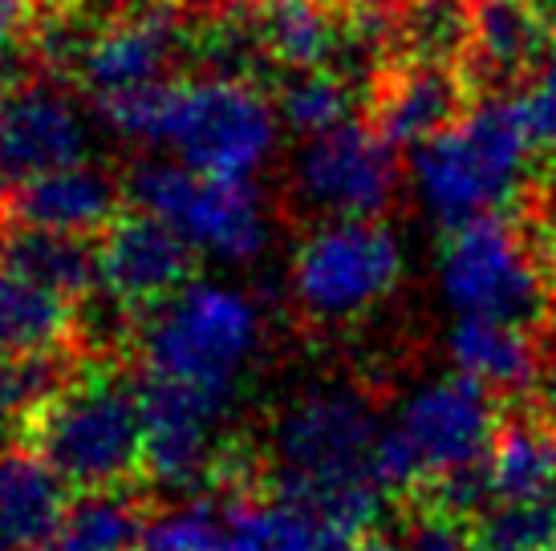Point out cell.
<instances>
[{"instance_id": "31", "label": "cell", "mask_w": 556, "mask_h": 551, "mask_svg": "<svg viewBox=\"0 0 556 551\" xmlns=\"http://www.w3.org/2000/svg\"><path fill=\"white\" fill-rule=\"evenodd\" d=\"M520 114H525L532 151L556 163V65H544L525 81L520 90Z\"/></svg>"}, {"instance_id": "42", "label": "cell", "mask_w": 556, "mask_h": 551, "mask_svg": "<svg viewBox=\"0 0 556 551\" xmlns=\"http://www.w3.org/2000/svg\"><path fill=\"white\" fill-rule=\"evenodd\" d=\"M553 551H556V548H553Z\"/></svg>"}, {"instance_id": "26", "label": "cell", "mask_w": 556, "mask_h": 551, "mask_svg": "<svg viewBox=\"0 0 556 551\" xmlns=\"http://www.w3.org/2000/svg\"><path fill=\"white\" fill-rule=\"evenodd\" d=\"M240 490L187 495L184 503L151 511L139 551H232V511Z\"/></svg>"}, {"instance_id": "16", "label": "cell", "mask_w": 556, "mask_h": 551, "mask_svg": "<svg viewBox=\"0 0 556 551\" xmlns=\"http://www.w3.org/2000/svg\"><path fill=\"white\" fill-rule=\"evenodd\" d=\"M118 200L123 191L106 170L74 163L16 183L9 195V219L65 235H102L118 219Z\"/></svg>"}, {"instance_id": "38", "label": "cell", "mask_w": 556, "mask_h": 551, "mask_svg": "<svg viewBox=\"0 0 556 551\" xmlns=\"http://www.w3.org/2000/svg\"><path fill=\"white\" fill-rule=\"evenodd\" d=\"M9 422H13V410H9V401L0 398V443H4V434H9Z\"/></svg>"}, {"instance_id": "10", "label": "cell", "mask_w": 556, "mask_h": 551, "mask_svg": "<svg viewBox=\"0 0 556 551\" xmlns=\"http://www.w3.org/2000/svg\"><path fill=\"white\" fill-rule=\"evenodd\" d=\"M382 430L354 389H309L280 410L273 426V490L374 475ZM378 478V475H374Z\"/></svg>"}, {"instance_id": "32", "label": "cell", "mask_w": 556, "mask_h": 551, "mask_svg": "<svg viewBox=\"0 0 556 551\" xmlns=\"http://www.w3.org/2000/svg\"><path fill=\"white\" fill-rule=\"evenodd\" d=\"M410 551H479L464 520H451L439 511H422L410 527Z\"/></svg>"}, {"instance_id": "3", "label": "cell", "mask_w": 556, "mask_h": 551, "mask_svg": "<svg viewBox=\"0 0 556 551\" xmlns=\"http://www.w3.org/2000/svg\"><path fill=\"white\" fill-rule=\"evenodd\" d=\"M439 289L459 317L536 329L556 312L553 252L504 212L476 215L447 228L439 247Z\"/></svg>"}, {"instance_id": "2", "label": "cell", "mask_w": 556, "mask_h": 551, "mask_svg": "<svg viewBox=\"0 0 556 551\" xmlns=\"http://www.w3.org/2000/svg\"><path fill=\"white\" fill-rule=\"evenodd\" d=\"M261 308L248 292L191 280L147 312L139 341L147 373L232 401V389L261 345Z\"/></svg>"}, {"instance_id": "22", "label": "cell", "mask_w": 556, "mask_h": 551, "mask_svg": "<svg viewBox=\"0 0 556 551\" xmlns=\"http://www.w3.org/2000/svg\"><path fill=\"white\" fill-rule=\"evenodd\" d=\"M495 499H544L556 495V422L553 413H520L500 422L488 454Z\"/></svg>"}, {"instance_id": "35", "label": "cell", "mask_w": 556, "mask_h": 551, "mask_svg": "<svg viewBox=\"0 0 556 551\" xmlns=\"http://www.w3.org/2000/svg\"><path fill=\"white\" fill-rule=\"evenodd\" d=\"M345 4H354L362 16H387V13H402L410 0H345Z\"/></svg>"}, {"instance_id": "33", "label": "cell", "mask_w": 556, "mask_h": 551, "mask_svg": "<svg viewBox=\"0 0 556 551\" xmlns=\"http://www.w3.org/2000/svg\"><path fill=\"white\" fill-rule=\"evenodd\" d=\"M25 53H21V41H9V37H0V98L21 86L25 81Z\"/></svg>"}, {"instance_id": "15", "label": "cell", "mask_w": 556, "mask_h": 551, "mask_svg": "<svg viewBox=\"0 0 556 551\" xmlns=\"http://www.w3.org/2000/svg\"><path fill=\"white\" fill-rule=\"evenodd\" d=\"M471 77L459 65L447 62H418L402 57L394 69L378 74L374 93V126L394 142V146H422L434 134L455 126L467 110Z\"/></svg>"}, {"instance_id": "36", "label": "cell", "mask_w": 556, "mask_h": 551, "mask_svg": "<svg viewBox=\"0 0 556 551\" xmlns=\"http://www.w3.org/2000/svg\"><path fill=\"white\" fill-rule=\"evenodd\" d=\"M350 551H402L399 543H394V539H387V536H362V539H354V543H350Z\"/></svg>"}, {"instance_id": "6", "label": "cell", "mask_w": 556, "mask_h": 551, "mask_svg": "<svg viewBox=\"0 0 556 551\" xmlns=\"http://www.w3.org/2000/svg\"><path fill=\"white\" fill-rule=\"evenodd\" d=\"M280 114L252 77H170L163 93L155 146L187 167L252 179L277 151Z\"/></svg>"}, {"instance_id": "11", "label": "cell", "mask_w": 556, "mask_h": 551, "mask_svg": "<svg viewBox=\"0 0 556 551\" xmlns=\"http://www.w3.org/2000/svg\"><path fill=\"white\" fill-rule=\"evenodd\" d=\"M296 191L329 219H374L399 195V146L374 123L345 118L301 142Z\"/></svg>"}, {"instance_id": "40", "label": "cell", "mask_w": 556, "mask_h": 551, "mask_svg": "<svg viewBox=\"0 0 556 551\" xmlns=\"http://www.w3.org/2000/svg\"><path fill=\"white\" fill-rule=\"evenodd\" d=\"M553 341H556V312H553Z\"/></svg>"}, {"instance_id": "19", "label": "cell", "mask_w": 556, "mask_h": 551, "mask_svg": "<svg viewBox=\"0 0 556 551\" xmlns=\"http://www.w3.org/2000/svg\"><path fill=\"white\" fill-rule=\"evenodd\" d=\"M264 57L280 69H338L350 46V25L325 0H256L248 9Z\"/></svg>"}, {"instance_id": "28", "label": "cell", "mask_w": 556, "mask_h": 551, "mask_svg": "<svg viewBox=\"0 0 556 551\" xmlns=\"http://www.w3.org/2000/svg\"><path fill=\"white\" fill-rule=\"evenodd\" d=\"M350 77L338 69H293L277 90V114L296 138L325 134L350 118Z\"/></svg>"}, {"instance_id": "41", "label": "cell", "mask_w": 556, "mask_h": 551, "mask_svg": "<svg viewBox=\"0 0 556 551\" xmlns=\"http://www.w3.org/2000/svg\"><path fill=\"white\" fill-rule=\"evenodd\" d=\"M553 422H556V406H553Z\"/></svg>"}, {"instance_id": "13", "label": "cell", "mask_w": 556, "mask_h": 551, "mask_svg": "<svg viewBox=\"0 0 556 551\" xmlns=\"http://www.w3.org/2000/svg\"><path fill=\"white\" fill-rule=\"evenodd\" d=\"M195 247L159 215L118 212V219L98 240V289L123 312H151L175 292L191 284Z\"/></svg>"}, {"instance_id": "7", "label": "cell", "mask_w": 556, "mask_h": 551, "mask_svg": "<svg viewBox=\"0 0 556 551\" xmlns=\"http://www.w3.org/2000/svg\"><path fill=\"white\" fill-rule=\"evenodd\" d=\"M130 203L224 264H248L268 247L261 191L236 175H212L187 163H142L130 175Z\"/></svg>"}, {"instance_id": "21", "label": "cell", "mask_w": 556, "mask_h": 551, "mask_svg": "<svg viewBox=\"0 0 556 551\" xmlns=\"http://www.w3.org/2000/svg\"><path fill=\"white\" fill-rule=\"evenodd\" d=\"M0 264L65 300H78L98 284V247H90V235L13 223V231L0 235Z\"/></svg>"}, {"instance_id": "8", "label": "cell", "mask_w": 556, "mask_h": 551, "mask_svg": "<svg viewBox=\"0 0 556 551\" xmlns=\"http://www.w3.org/2000/svg\"><path fill=\"white\" fill-rule=\"evenodd\" d=\"M402 276L399 235L378 219H329L293 256L296 308L321 324H345L387 300Z\"/></svg>"}, {"instance_id": "23", "label": "cell", "mask_w": 556, "mask_h": 551, "mask_svg": "<svg viewBox=\"0 0 556 551\" xmlns=\"http://www.w3.org/2000/svg\"><path fill=\"white\" fill-rule=\"evenodd\" d=\"M74 329L78 317L65 296L0 264V366L25 353L62 349Z\"/></svg>"}, {"instance_id": "5", "label": "cell", "mask_w": 556, "mask_h": 551, "mask_svg": "<svg viewBox=\"0 0 556 551\" xmlns=\"http://www.w3.org/2000/svg\"><path fill=\"white\" fill-rule=\"evenodd\" d=\"M29 446L70 487H123L142 471L139 389L110 373H78L29 418Z\"/></svg>"}, {"instance_id": "30", "label": "cell", "mask_w": 556, "mask_h": 551, "mask_svg": "<svg viewBox=\"0 0 556 551\" xmlns=\"http://www.w3.org/2000/svg\"><path fill=\"white\" fill-rule=\"evenodd\" d=\"M74 377L78 373H74V361H70L65 345L62 349L25 353V357H13V361L0 366V398L9 401L13 418L29 422L33 413L46 410Z\"/></svg>"}, {"instance_id": "20", "label": "cell", "mask_w": 556, "mask_h": 551, "mask_svg": "<svg viewBox=\"0 0 556 551\" xmlns=\"http://www.w3.org/2000/svg\"><path fill=\"white\" fill-rule=\"evenodd\" d=\"M455 373H464L495 398L528 394L541 377V345L532 329L495 317H459L447 337Z\"/></svg>"}, {"instance_id": "39", "label": "cell", "mask_w": 556, "mask_h": 551, "mask_svg": "<svg viewBox=\"0 0 556 551\" xmlns=\"http://www.w3.org/2000/svg\"><path fill=\"white\" fill-rule=\"evenodd\" d=\"M4 212H9V195H4V175H0V219H4Z\"/></svg>"}, {"instance_id": "37", "label": "cell", "mask_w": 556, "mask_h": 551, "mask_svg": "<svg viewBox=\"0 0 556 551\" xmlns=\"http://www.w3.org/2000/svg\"><path fill=\"white\" fill-rule=\"evenodd\" d=\"M62 4H74V9H126L130 0H62Z\"/></svg>"}, {"instance_id": "12", "label": "cell", "mask_w": 556, "mask_h": 551, "mask_svg": "<svg viewBox=\"0 0 556 551\" xmlns=\"http://www.w3.org/2000/svg\"><path fill=\"white\" fill-rule=\"evenodd\" d=\"M187 49H191V33L184 13L163 0V4L118 9L110 21L90 29L70 69L93 102H106L118 93L167 81L170 65Z\"/></svg>"}, {"instance_id": "14", "label": "cell", "mask_w": 556, "mask_h": 551, "mask_svg": "<svg viewBox=\"0 0 556 551\" xmlns=\"http://www.w3.org/2000/svg\"><path fill=\"white\" fill-rule=\"evenodd\" d=\"M90 126L58 81H21L0 98V175L25 183L33 175L86 163Z\"/></svg>"}, {"instance_id": "9", "label": "cell", "mask_w": 556, "mask_h": 551, "mask_svg": "<svg viewBox=\"0 0 556 551\" xmlns=\"http://www.w3.org/2000/svg\"><path fill=\"white\" fill-rule=\"evenodd\" d=\"M142 401V475L167 490H248L244 459L219 446L216 430L228 401L200 394L191 385L147 373Z\"/></svg>"}, {"instance_id": "29", "label": "cell", "mask_w": 556, "mask_h": 551, "mask_svg": "<svg viewBox=\"0 0 556 551\" xmlns=\"http://www.w3.org/2000/svg\"><path fill=\"white\" fill-rule=\"evenodd\" d=\"M479 551H553L556 495L544 499H495L467 523Z\"/></svg>"}, {"instance_id": "24", "label": "cell", "mask_w": 556, "mask_h": 551, "mask_svg": "<svg viewBox=\"0 0 556 551\" xmlns=\"http://www.w3.org/2000/svg\"><path fill=\"white\" fill-rule=\"evenodd\" d=\"M354 539L338 536L317 515L285 499H261L252 490L236 495L232 551H350Z\"/></svg>"}, {"instance_id": "17", "label": "cell", "mask_w": 556, "mask_h": 551, "mask_svg": "<svg viewBox=\"0 0 556 551\" xmlns=\"http://www.w3.org/2000/svg\"><path fill=\"white\" fill-rule=\"evenodd\" d=\"M556 37V9L548 0H471V53L492 81H528L544 69Z\"/></svg>"}, {"instance_id": "25", "label": "cell", "mask_w": 556, "mask_h": 551, "mask_svg": "<svg viewBox=\"0 0 556 551\" xmlns=\"http://www.w3.org/2000/svg\"><path fill=\"white\" fill-rule=\"evenodd\" d=\"M142 499L123 487L86 490L78 503L65 511L62 527L53 531L46 551H135L147 523Z\"/></svg>"}, {"instance_id": "18", "label": "cell", "mask_w": 556, "mask_h": 551, "mask_svg": "<svg viewBox=\"0 0 556 551\" xmlns=\"http://www.w3.org/2000/svg\"><path fill=\"white\" fill-rule=\"evenodd\" d=\"M65 483L33 446L0 454V551H46L62 527Z\"/></svg>"}, {"instance_id": "4", "label": "cell", "mask_w": 556, "mask_h": 551, "mask_svg": "<svg viewBox=\"0 0 556 551\" xmlns=\"http://www.w3.org/2000/svg\"><path fill=\"white\" fill-rule=\"evenodd\" d=\"M500 434L495 394L455 373L406 394L394 426L382 430L374 450V475L387 495L427 490L434 478L488 462Z\"/></svg>"}, {"instance_id": "27", "label": "cell", "mask_w": 556, "mask_h": 551, "mask_svg": "<svg viewBox=\"0 0 556 551\" xmlns=\"http://www.w3.org/2000/svg\"><path fill=\"white\" fill-rule=\"evenodd\" d=\"M402 57L464 65L471 53V0H410L394 21Z\"/></svg>"}, {"instance_id": "1", "label": "cell", "mask_w": 556, "mask_h": 551, "mask_svg": "<svg viewBox=\"0 0 556 551\" xmlns=\"http://www.w3.org/2000/svg\"><path fill=\"white\" fill-rule=\"evenodd\" d=\"M532 154L520 102L488 98L443 134L415 146L418 200L443 228L508 212L528 179Z\"/></svg>"}, {"instance_id": "34", "label": "cell", "mask_w": 556, "mask_h": 551, "mask_svg": "<svg viewBox=\"0 0 556 551\" xmlns=\"http://www.w3.org/2000/svg\"><path fill=\"white\" fill-rule=\"evenodd\" d=\"M167 4H175L184 16H219V13H232L240 0H167Z\"/></svg>"}]
</instances>
